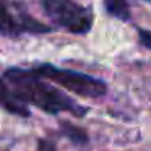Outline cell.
I'll list each match as a JSON object with an SVG mask.
<instances>
[{
	"mask_svg": "<svg viewBox=\"0 0 151 151\" xmlns=\"http://www.w3.org/2000/svg\"><path fill=\"white\" fill-rule=\"evenodd\" d=\"M140 42L151 50V31L140 29Z\"/></svg>",
	"mask_w": 151,
	"mask_h": 151,
	"instance_id": "obj_8",
	"label": "cell"
},
{
	"mask_svg": "<svg viewBox=\"0 0 151 151\" xmlns=\"http://www.w3.org/2000/svg\"><path fill=\"white\" fill-rule=\"evenodd\" d=\"M5 80L12 85L13 93L26 104H33L49 114H57L68 111L75 115H85L86 109L78 106L75 101L59 91L57 88L47 85L42 76L34 70L10 68L5 72Z\"/></svg>",
	"mask_w": 151,
	"mask_h": 151,
	"instance_id": "obj_1",
	"label": "cell"
},
{
	"mask_svg": "<svg viewBox=\"0 0 151 151\" xmlns=\"http://www.w3.org/2000/svg\"><path fill=\"white\" fill-rule=\"evenodd\" d=\"M44 12L59 26L72 33L81 34L91 29L93 15L88 8L76 4L75 0H41Z\"/></svg>",
	"mask_w": 151,
	"mask_h": 151,
	"instance_id": "obj_3",
	"label": "cell"
},
{
	"mask_svg": "<svg viewBox=\"0 0 151 151\" xmlns=\"http://www.w3.org/2000/svg\"><path fill=\"white\" fill-rule=\"evenodd\" d=\"M62 132L65 133V137H68L73 143L76 145H85L88 141V137H86L85 130L75 127V125H70V124H63L62 125Z\"/></svg>",
	"mask_w": 151,
	"mask_h": 151,
	"instance_id": "obj_7",
	"label": "cell"
},
{
	"mask_svg": "<svg viewBox=\"0 0 151 151\" xmlns=\"http://www.w3.org/2000/svg\"><path fill=\"white\" fill-rule=\"evenodd\" d=\"M0 107H4L7 112L20 117H29V109H28L26 102H23L17 94L13 93V89L8 88L7 83L0 78Z\"/></svg>",
	"mask_w": 151,
	"mask_h": 151,
	"instance_id": "obj_5",
	"label": "cell"
},
{
	"mask_svg": "<svg viewBox=\"0 0 151 151\" xmlns=\"http://www.w3.org/2000/svg\"><path fill=\"white\" fill-rule=\"evenodd\" d=\"M23 31L47 33V31H50V28H47L46 24L39 23L29 17H23L18 20L4 4H0V33H4L5 36H18Z\"/></svg>",
	"mask_w": 151,
	"mask_h": 151,
	"instance_id": "obj_4",
	"label": "cell"
},
{
	"mask_svg": "<svg viewBox=\"0 0 151 151\" xmlns=\"http://www.w3.org/2000/svg\"><path fill=\"white\" fill-rule=\"evenodd\" d=\"M148 2H151V0H148Z\"/></svg>",
	"mask_w": 151,
	"mask_h": 151,
	"instance_id": "obj_10",
	"label": "cell"
},
{
	"mask_svg": "<svg viewBox=\"0 0 151 151\" xmlns=\"http://www.w3.org/2000/svg\"><path fill=\"white\" fill-rule=\"evenodd\" d=\"M37 151H57L55 150V145L49 140H39L37 143Z\"/></svg>",
	"mask_w": 151,
	"mask_h": 151,
	"instance_id": "obj_9",
	"label": "cell"
},
{
	"mask_svg": "<svg viewBox=\"0 0 151 151\" xmlns=\"http://www.w3.org/2000/svg\"><path fill=\"white\" fill-rule=\"evenodd\" d=\"M106 10L120 20H128V15H130L125 0H106Z\"/></svg>",
	"mask_w": 151,
	"mask_h": 151,
	"instance_id": "obj_6",
	"label": "cell"
},
{
	"mask_svg": "<svg viewBox=\"0 0 151 151\" xmlns=\"http://www.w3.org/2000/svg\"><path fill=\"white\" fill-rule=\"evenodd\" d=\"M34 72L37 75H41L42 78L50 80V81L63 86L68 91L85 96V98H99V96L106 94V91H107V86H106L104 81L93 78L89 75H85V73L57 68L54 65H41L37 68H34Z\"/></svg>",
	"mask_w": 151,
	"mask_h": 151,
	"instance_id": "obj_2",
	"label": "cell"
}]
</instances>
